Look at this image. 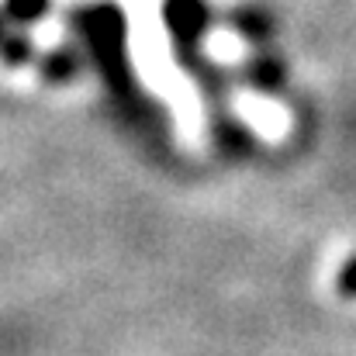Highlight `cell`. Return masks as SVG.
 <instances>
[{"mask_svg":"<svg viewBox=\"0 0 356 356\" xmlns=\"http://www.w3.org/2000/svg\"><path fill=\"white\" fill-rule=\"evenodd\" d=\"M336 294H339V298H356V252L339 266V273H336Z\"/></svg>","mask_w":356,"mask_h":356,"instance_id":"6da1fadb","label":"cell"}]
</instances>
